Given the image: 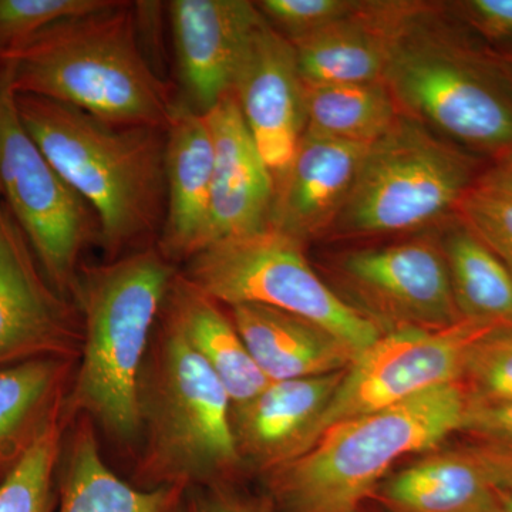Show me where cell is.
<instances>
[{"label": "cell", "instance_id": "obj_26", "mask_svg": "<svg viewBox=\"0 0 512 512\" xmlns=\"http://www.w3.org/2000/svg\"><path fill=\"white\" fill-rule=\"evenodd\" d=\"M67 357H36L0 367V456L16 446L37 417L49 416L69 372Z\"/></svg>", "mask_w": 512, "mask_h": 512}, {"label": "cell", "instance_id": "obj_10", "mask_svg": "<svg viewBox=\"0 0 512 512\" xmlns=\"http://www.w3.org/2000/svg\"><path fill=\"white\" fill-rule=\"evenodd\" d=\"M495 326L463 319L443 329L383 333L343 373L316 424L312 447L335 424L406 402L436 387L460 383L474 343Z\"/></svg>", "mask_w": 512, "mask_h": 512}, {"label": "cell", "instance_id": "obj_37", "mask_svg": "<svg viewBox=\"0 0 512 512\" xmlns=\"http://www.w3.org/2000/svg\"><path fill=\"white\" fill-rule=\"evenodd\" d=\"M493 512H512V484L500 488L495 498Z\"/></svg>", "mask_w": 512, "mask_h": 512}, {"label": "cell", "instance_id": "obj_9", "mask_svg": "<svg viewBox=\"0 0 512 512\" xmlns=\"http://www.w3.org/2000/svg\"><path fill=\"white\" fill-rule=\"evenodd\" d=\"M0 190L46 278L74 296L79 258L99 222L87 202L60 177L20 120L8 66L0 60Z\"/></svg>", "mask_w": 512, "mask_h": 512}, {"label": "cell", "instance_id": "obj_6", "mask_svg": "<svg viewBox=\"0 0 512 512\" xmlns=\"http://www.w3.org/2000/svg\"><path fill=\"white\" fill-rule=\"evenodd\" d=\"M384 83L400 113L457 146L493 158L512 147V92L490 53L421 32L403 13Z\"/></svg>", "mask_w": 512, "mask_h": 512}, {"label": "cell", "instance_id": "obj_8", "mask_svg": "<svg viewBox=\"0 0 512 512\" xmlns=\"http://www.w3.org/2000/svg\"><path fill=\"white\" fill-rule=\"evenodd\" d=\"M184 278L215 302L254 303L311 320L356 355L383 335L373 320L320 279L302 242L275 229L211 245L187 261Z\"/></svg>", "mask_w": 512, "mask_h": 512}, {"label": "cell", "instance_id": "obj_16", "mask_svg": "<svg viewBox=\"0 0 512 512\" xmlns=\"http://www.w3.org/2000/svg\"><path fill=\"white\" fill-rule=\"evenodd\" d=\"M343 373L272 382L254 399L232 407V430L242 463L264 474L305 454Z\"/></svg>", "mask_w": 512, "mask_h": 512}, {"label": "cell", "instance_id": "obj_32", "mask_svg": "<svg viewBox=\"0 0 512 512\" xmlns=\"http://www.w3.org/2000/svg\"><path fill=\"white\" fill-rule=\"evenodd\" d=\"M461 431L512 468V404H468Z\"/></svg>", "mask_w": 512, "mask_h": 512}, {"label": "cell", "instance_id": "obj_38", "mask_svg": "<svg viewBox=\"0 0 512 512\" xmlns=\"http://www.w3.org/2000/svg\"><path fill=\"white\" fill-rule=\"evenodd\" d=\"M181 512H207V508H205L201 495L187 494Z\"/></svg>", "mask_w": 512, "mask_h": 512}, {"label": "cell", "instance_id": "obj_27", "mask_svg": "<svg viewBox=\"0 0 512 512\" xmlns=\"http://www.w3.org/2000/svg\"><path fill=\"white\" fill-rule=\"evenodd\" d=\"M62 451L57 412L43 424L0 483V512H53V481Z\"/></svg>", "mask_w": 512, "mask_h": 512}, {"label": "cell", "instance_id": "obj_39", "mask_svg": "<svg viewBox=\"0 0 512 512\" xmlns=\"http://www.w3.org/2000/svg\"><path fill=\"white\" fill-rule=\"evenodd\" d=\"M356 512H362V508H360V510H359V511H356Z\"/></svg>", "mask_w": 512, "mask_h": 512}, {"label": "cell", "instance_id": "obj_31", "mask_svg": "<svg viewBox=\"0 0 512 512\" xmlns=\"http://www.w3.org/2000/svg\"><path fill=\"white\" fill-rule=\"evenodd\" d=\"M362 2L348 0H264L256 3L264 18L274 23L289 42L311 36L357 12Z\"/></svg>", "mask_w": 512, "mask_h": 512}, {"label": "cell", "instance_id": "obj_4", "mask_svg": "<svg viewBox=\"0 0 512 512\" xmlns=\"http://www.w3.org/2000/svg\"><path fill=\"white\" fill-rule=\"evenodd\" d=\"M175 276L156 249L79 274L74 298L83 313L82 346L70 406L121 443L141 434V373Z\"/></svg>", "mask_w": 512, "mask_h": 512}, {"label": "cell", "instance_id": "obj_23", "mask_svg": "<svg viewBox=\"0 0 512 512\" xmlns=\"http://www.w3.org/2000/svg\"><path fill=\"white\" fill-rule=\"evenodd\" d=\"M60 477L57 512H181L187 488H136L104 461L92 426L83 421L70 440Z\"/></svg>", "mask_w": 512, "mask_h": 512}, {"label": "cell", "instance_id": "obj_33", "mask_svg": "<svg viewBox=\"0 0 512 512\" xmlns=\"http://www.w3.org/2000/svg\"><path fill=\"white\" fill-rule=\"evenodd\" d=\"M460 9L468 25L487 39L512 42V0H468Z\"/></svg>", "mask_w": 512, "mask_h": 512}, {"label": "cell", "instance_id": "obj_7", "mask_svg": "<svg viewBox=\"0 0 512 512\" xmlns=\"http://www.w3.org/2000/svg\"><path fill=\"white\" fill-rule=\"evenodd\" d=\"M481 173L476 154L400 113L367 146L333 228L353 237L423 228L456 212Z\"/></svg>", "mask_w": 512, "mask_h": 512}, {"label": "cell", "instance_id": "obj_18", "mask_svg": "<svg viewBox=\"0 0 512 512\" xmlns=\"http://www.w3.org/2000/svg\"><path fill=\"white\" fill-rule=\"evenodd\" d=\"M367 146L305 130L276 185L268 228L302 244L333 228Z\"/></svg>", "mask_w": 512, "mask_h": 512}, {"label": "cell", "instance_id": "obj_5", "mask_svg": "<svg viewBox=\"0 0 512 512\" xmlns=\"http://www.w3.org/2000/svg\"><path fill=\"white\" fill-rule=\"evenodd\" d=\"M140 379L143 478L153 487L231 485L241 468L224 384L165 316Z\"/></svg>", "mask_w": 512, "mask_h": 512}, {"label": "cell", "instance_id": "obj_2", "mask_svg": "<svg viewBox=\"0 0 512 512\" xmlns=\"http://www.w3.org/2000/svg\"><path fill=\"white\" fill-rule=\"evenodd\" d=\"M134 10V3L114 2L2 50L16 94L59 101L121 126H170L178 104L141 50Z\"/></svg>", "mask_w": 512, "mask_h": 512}, {"label": "cell", "instance_id": "obj_1", "mask_svg": "<svg viewBox=\"0 0 512 512\" xmlns=\"http://www.w3.org/2000/svg\"><path fill=\"white\" fill-rule=\"evenodd\" d=\"M20 120L60 177L87 202L107 254L163 228L167 128L121 126L59 101L16 94Z\"/></svg>", "mask_w": 512, "mask_h": 512}, {"label": "cell", "instance_id": "obj_20", "mask_svg": "<svg viewBox=\"0 0 512 512\" xmlns=\"http://www.w3.org/2000/svg\"><path fill=\"white\" fill-rule=\"evenodd\" d=\"M406 6L362 3L356 13L291 42L305 86L384 82Z\"/></svg>", "mask_w": 512, "mask_h": 512}, {"label": "cell", "instance_id": "obj_30", "mask_svg": "<svg viewBox=\"0 0 512 512\" xmlns=\"http://www.w3.org/2000/svg\"><path fill=\"white\" fill-rule=\"evenodd\" d=\"M456 215L512 274V198L476 184L458 204Z\"/></svg>", "mask_w": 512, "mask_h": 512}, {"label": "cell", "instance_id": "obj_25", "mask_svg": "<svg viewBox=\"0 0 512 512\" xmlns=\"http://www.w3.org/2000/svg\"><path fill=\"white\" fill-rule=\"evenodd\" d=\"M306 130L357 144H372L400 116L384 82L305 86Z\"/></svg>", "mask_w": 512, "mask_h": 512}, {"label": "cell", "instance_id": "obj_24", "mask_svg": "<svg viewBox=\"0 0 512 512\" xmlns=\"http://www.w3.org/2000/svg\"><path fill=\"white\" fill-rule=\"evenodd\" d=\"M440 245L461 319L512 326V274L503 262L457 215Z\"/></svg>", "mask_w": 512, "mask_h": 512}, {"label": "cell", "instance_id": "obj_11", "mask_svg": "<svg viewBox=\"0 0 512 512\" xmlns=\"http://www.w3.org/2000/svg\"><path fill=\"white\" fill-rule=\"evenodd\" d=\"M338 272L353 306L383 333L443 329L463 320L440 242L359 249L343 256Z\"/></svg>", "mask_w": 512, "mask_h": 512}, {"label": "cell", "instance_id": "obj_40", "mask_svg": "<svg viewBox=\"0 0 512 512\" xmlns=\"http://www.w3.org/2000/svg\"><path fill=\"white\" fill-rule=\"evenodd\" d=\"M0 195H2V190H0Z\"/></svg>", "mask_w": 512, "mask_h": 512}, {"label": "cell", "instance_id": "obj_3", "mask_svg": "<svg viewBox=\"0 0 512 512\" xmlns=\"http://www.w3.org/2000/svg\"><path fill=\"white\" fill-rule=\"evenodd\" d=\"M468 404L463 384H446L335 424L301 457L262 474L265 495L279 512L359 511L394 464L461 431Z\"/></svg>", "mask_w": 512, "mask_h": 512}, {"label": "cell", "instance_id": "obj_17", "mask_svg": "<svg viewBox=\"0 0 512 512\" xmlns=\"http://www.w3.org/2000/svg\"><path fill=\"white\" fill-rule=\"evenodd\" d=\"M439 448L380 484L373 500L384 512H493L507 468L478 444Z\"/></svg>", "mask_w": 512, "mask_h": 512}, {"label": "cell", "instance_id": "obj_12", "mask_svg": "<svg viewBox=\"0 0 512 512\" xmlns=\"http://www.w3.org/2000/svg\"><path fill=\"white\" fill-rule=\"evenodd\" d=\"M82 330L19 222L0 200V367L80 352Z\"/></svg>", "mask_w": 512, "mask_h": 512}, {"label": "cell", "instance_id": "obj_14", "mask_svg": "<svg viewBox=\"0 0 512 512\" xmlns=\"http://www.w3.org/2000/svg\"><path fill=\"white\" fill-rule=\"evenodd\" d=\"M232 96L276 188L306 130L305 84L295 47L268 20L248 47Z\"/></svg>", "mask_w": 512, "mask_h": 512}, {"label": "cell", "instance_id": "obj_22", "mask_svg": "<svg viewBox=\"0 0 512 512\" xmlns=\"http://www.w3.org/2000/svg\"><path fill=\"white\" fill-rule=\"evenodd\" d=\"M165 316L224 384L232 407L254 399L271 383L256 365L231 318L184 275L175 276L165 301Z\"/></svg>", "mask_w": 512, "mask_h": 512}, {"label": "cell", "instance_id": "obj_19", "mask_svg": "<svg viewBox=\"0 0 512 512\" xmlns=\"http://www.w3.org/2000/svg\"><path fill=\"white\" fill-rule=\"evenodd\" d=\"M214 146L207 120L178 104L167 127V207L158 252L167 261H190L205 247L210 221Z\"/></svg>", "mask_w": 512, "mask_h": 512}, {"label": "cell", "instance_id": "obj_36", "mask_svg": "<svg viewBox=\"0 0 512 512\" xmlns=\"http://www.w3.org/2000/svg\"><path fill=\"white\" fill-rule=\"evenodd\" d=\"M491 59L498 67L500 73L503 74L505 82L512 92V52H490Z\"/></svg>", "mask_w": 512, "mask_h": 512}, {"label": "cell", "instance_id": "obj_34", "mask_svg": "<svg viewBox=\"0 0 512 512\" xmlns=\"http://www.w3.org/2000/svg\"><path fill=\"white\" fill-rule=\"evenodd\" d=\"M201 497L207 512H279L266 495L242 493L232 485L211 488Z\"/></svg>", "mask_w": 512, "mask_h": 512}, {"label": "cell", "instance_id": "obj_21", "mask_svg": "<svg viewBox=\"0 0 512 512\" xmlns=\"http://www.w3.org/2000/svg\"><path fill=\"white\" fill-rule=\"evenodd\" d=\"M231 320L271 383L343 372L357 356L328 329L269 306H231Z\"/></svg>", "mask_w": 512, "mask_h": 512}, {"label": "cell", "instance_id": "obj_13", "mask_svg": "<svg viewBox=\"0 0 512 512\" xmlns=\"http://www.w3.org/2000/svg\"><path fill=\"white\" fill-rule=\"evenodd\" d=\"M168 12L183 106L205 116L232 94L242 60L266 19L247 0H173Z\"/></svg>", "mask_w": 512, "mask_h": 512}, {"label": "cell", "instance_id": "obj_15", "mask_svg": "<svg viewBox=\"0 0 512 512\" xmlns=\"http://www.w3.org/2000/svg\"><path fill=\"white\" fill-rule=\"evenodd\" d=\"M204 117L214 146L207 249L265 231L274 207L275 184L232 94Z\"/></svg>", "mask_w": 512, "mask_h": 512}, {"label": "cell", "instance_id": "obj_28", "mask_svg": "<svg viewBox=\"0 0 512 512\" xmlns=\"http://www.w3.org/2000/svg\"><path fill=\"white\" fill-rule=\"evenodd\" d=\"M460 383L477 404H512V326H495L474 343Z\"/></svg>", "mask_w": 512, "mask_h": 512}, {"label": "cell", "instance_id": "obj_29", "mask_svg": "<svg viewBox=\"0 0 512 512\" xmlns=\"http://www.w3.org/2000/svg\"><path fill=\"white\" fill-rule=\"evenodd\" d=\"M116 0H0V52L64 20L110 8Z\"/></svg>", "mask_w": 512, "mask_h": 512}, {"label": "cell", "instance_id": "obj_35", "mask_svg": "<svg viewBox=\"0 0 512 512\" xmlns=\"http://www.w3.org/2000/svg\"><path fill=\"white\" fill-rule=\"evenodd\" d=\"M477 184L512 198V147L490 158V164L484 168Z\"/></svg>", "mask_w": 512, "mask_h": 512}]
</instances>
